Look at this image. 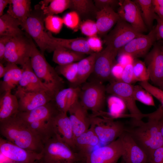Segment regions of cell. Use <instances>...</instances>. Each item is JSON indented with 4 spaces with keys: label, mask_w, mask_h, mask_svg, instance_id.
I'll list each match as a JSON object with an SVG mask.
<instances>
[{
    "label": "cell",
    "mask_w": 163,
    "mask_h": 163,
    "mask_svg": "<svg viewBox=\"0 0 163 163\" xmlns=\"http://www.w3.org/2000/svg\"><path fill=\"white\" fill-rule=\"evenodd\" d=\"M157 40L155 26L153 27L148 34L144 35L142 34L133 39L120 49L118 52H122L129 53L135 59L142 57L147 54Z\"/></svg>",
    "instance_id": "15"
},
{
    "label": "cell",
    "mask_w": 163,
    "mask_h": 163,
    "mask_svg": "<svg viewBox=\"0 0 163 163\" xmlns=\"http://www.w3.org/2000/svg\"><path fill=\"white\" fill-rule=\"evenodd\" d=\"M145 62L149 79L159 86L163 80V52L160 44L155 43L152 50L146 55Z\"/></svg>",
    "instance_id": "17"
},
{
    "label": "cell",
    "mask_w": 163,
    "mask_h": 163,
    "mask_svg": "<svg viewBox=\"0 0 163 163\" xmlns=\"http://www.w3.org/2000/svg\"><path fill=\"white\" fill-rule=\"evenodd\" d=\"M79 28L82 33L88 37L96 36L98 30L96 22L87 20L81 23Z\"/></svg>",
    "instance_id": "42"
},
{
    "label": "cell",
    "mask_w": 163,
    "mask_h": 163,
    "mask_svg": "<svg viewBox=\"0 0 163 163\" xmlns=\"http://www.w3.org/2000/svg\"><path fill=\"white\" fill-rule=\"evenodd\" d=\"M13 37L8 36H2L0 37V60L1 62L4 59L6 45Z\"/></svg>",
    "instance_id": "49"
},
{
    "label": "cell",
    "mask_w": 163,
    "mask_h": 163,
    "mask_svg": "<svg viewBox=\"0 0 163 163\" xmlns=\"http://www.w3.org/2000/svg\"><path fill=\"white\" fill-rule=\"evenodd\" d=\"M59 112L53 100L30 111L17 113L18 116L28 123L43 119H52Z\"/></svg>",
    "instance_id": "23"
},
{
    "label": "cell",
    "mask_w": 163,
    "mask_h": 163,
    "mask_svg": "<svg viewBox=\"0 0 163 163\" xmlns=\"http://www.w3.org/2000/svg\"><path fill=\"white\" fill-rule=\"evenodd\" d=\"M142 34L120 18L114 28L105 37L104 42L106 46L118 51L133 39Z\"/></svg>",
    "instance_id": "10"
},
{
    "label": "cell",
    "mask_w": 163,
    "mask_h": 163,
    "mask_svg": "<svg viewBox=\"0 0 163 163\" xmlns=\"http://www.w3.org/2000/svg\"><path fill=\"white\" fill-rule=\"evenodd\" d=\"M133 70L135 82L148 81L149 79V75L145 62L135 59Z\"/></svg>",
    "instance_id": "38"
},
{
    "label": "cell",
    "mask_w": 163,
    "mask_h": 163,
    "mask_svg": "<svg viewBox=\"0 0 163 163\" xmlns=\"http://www.w3.org/2000/svg\"><path fill=\"white\" fill-rule=\"evenodd\" d=\"M80 86L79 100L93 116H99L103 112L106 101V87L103 83L93 80Z\"/></svg>",
    "instance_id": "6"
},
{
    "label": "cell",
    "mask_w": 163,
    "mask_h": 163,
    "mask_svg": "<svg viewBox=\"0 0 163 163\" xmlns=\"http://www.w3.org/2000/svg\"><path fill=\"white\" fill-rule=\"evenodd\" d=\"M47 33L51 39L52 44L54 50L57 46H59L85 54L89 55L94 53L90 49L87 38L82 37L71 39L61 38L53 37L52 33L49 31Z\"/></svg>",
    "instance_id": "24"
},
{
    "label": "cell",
    "mask_w": 163,
    "mask_h": 163,
    "mask_svg": "<svg viewBox=\"0 0 163 163\" xmlns=\"http://www.w3.org/2000/svg\"><path fill=\"white\" fill-rule=\"evenodd\" d=\"M139 6L144 21L147 28H152L154 21L157 15L155 12L152 0H136L134 1Z\"/></svg>",
    "instance_id": "34"
},
{
    "label": "cell",
    "mask_w": 163,
    "mask_h": 163,
    "mask_svg": "<svg viewBox=\"0 0 163 163\" xmlns=\"http://www.w3.org/2000/svg\"><path fill=\"white\" fill-rule=\"evenodd\" d=\"M30 59L34 72L48 88L53 100L56 94L63 88V79L59 76L55 69L46 61L44 55L37 49L34 43Z\"/></svg>",
    "instance_id": "3"
},
{
    "label": "cell",
    "mask_w": 163,
    "mask_h": 163,
    "mask_svg": "<svg viewBox=\"0 0 163 163\" xmlns=\"http://www.w3.org/2000/svg\"><path fill=\"white\" fill-rule=\"evenodd\" d=\"M0 152L14 163H38L41 156V153L28 150L2 138L0 139Z\"/></svg>",
    "instance_id": "13"
},
{
    "label": "cell",
    "mask_w": 163,
    "mask_h": 163,
    "mask_svg": "<svg viewBox=\"0 0 163 163\" xmlns=\"http://www.w3.org/2000/svg\"><path fill=\"white\" fill-rule=\"evenodd\" d=\"M120 137L123 149L122 159L125 163H148L146 153L127 132L125 131Z\"/></svg>",
    "instance_id": "20"
},
{
    "label": "cell",
    "mask_w": 163,
    "mask_h": 163,
    "mask_svg": "<svg viewBox=\"0 0 163 163\" xmlns=\"http://www.w3.org/2000/svg\"><path fill=\"white\" fill-rule=\"evenodd\" d=\"M93 1L98 11L107 8L113 9L114 7L119 5L120 2L117 0H94Z\"/></svg>",
    "instance_id": "45"
},
{
    "label": "cell",
    "mask_w": 163,
    "mask_h": 163,
    "mask_svg": "<svg viewBox=\"0 0 163 163\" xmlns=\"http://www.w3.org/2000/svg\"><path fill=\"white\" fill-rule=\"evenodd\" d=\"M72 127L75 139L87 130L91 125V115L81 104L79 100L70 107L68 112Z\"/></svg>",
    "instance_id": "18"
},
{
    "label": "cell",
    "mask_w": 163,
    "mask_h": 163,
    "mask_svg": "<svg viewBox=\"0 0 163 163\" xmlns=\"http://www.w3.org/2000/svg\"><path fill=\"white\" fill-rule=\"evenodd\" d=\"M53 123L54 135L75 151L74 135L67 112H59L54 117Z\"/></svg>",
    "instance_id": "21"
},
{
    "label": "cell",
    "mask_w": 163,
    "mask_h": 163,
    "mask_svg": "<svg viewBox=\"0 0 163 163\" xmlns=\"http://www.w3.org/2000/svg\"><path fill=\"white\" fill-rule=\"evenodd\" d=\"M133 96L136 101L147 105L155 106L152 95L140 85L133 86Z\"/></svg>",
    "instance_id": "39"
},
{
    "label": "cell",
    "mask_w": 163,
    "mask_h": 163,
    "mask_svg": "<svg viewBox=\"0 0 163 163\" xmlns=\"http://www.w3.org/2000/svg\"><path fill=\"white\" fill-rule=\"evenodd\" d=\"M133 85L121 81H112L106 87L107 93L121 99L125 103L131 118L142 119L145 117L137 107L133 96Z\"/></svg>",
    "instance_id": "9"
},
{
    "label": "cell",
    "mask_w": 163,
    "mask_h": 163,
    "mask_svg": "<svg viewBox=\"0 0 163 163\" xmlns=\"http://www.w3.org/2000/svg\"><path fill=\"white\" fill-rule=\"evenodd\" d=\"M44 14L40 5H37L32 10L24 26L22 27L33 38L39 47L40 51L44 55L45 52L54 51L51 39L48 33L45 31Z\"/></svg>",
    "instance_id": "5"
},
{
    "label": "cell",
    "mask_w": 163,
    "mask_h": 163,
    "mask_svg": "<svg viewBox=\"0 0 163 163\" xmlns=\"http://www.w3.org/2000/svg\"><path fill=\"white\" fill-rule=\"evenodd\" d=\"M15 95L18 99L19 112L30 111L53 100L50 94L45 92H27L17 89Z\"/></svg>",
    "instance_id": "16"
},
{
    "label": "cell",
    "mask_w": 163,
    "mask_h": 163,
    "mask_svg": "<svg viewBox=\"0 0 163 163\" xmlns=\"http://www.w3.org/2000/svg\"><path fill=\"white\" fill-rule=\"evenodd\" d=\"M159 88L163 91V80L159 86Z\"/></svg>",
    "instance_id": "55"
},
{
    "label": "cell",
    "mask_w": 163,
    "mask_h": 163,
    "mask_svg": "<svg viewBox=\"0 0 163 163\" xmlns=\"http://www.w3.org/2000/svg\"><path fill=\"white\" fill-rule=\"evenodd\" d=\"M118 51L108 46L96 53L93 74L94 79L103 83L112 78L111 70L116 63L115 58Z\"/></svg>",
    "instance_id": "11"
},
{
    "label": "cell",
    "mask_w": 163,
    "mask_h": 163,
    "mask_svg": "<svg viewBox=\"0 0 163 163\" xmlns=\"http://www.w3.org/2000/svg\"><path fill=\"white\" fill-rule=\"evenodd\" d=\"M120 18L117 13L112 8H107L98 11L96 17L98 34L101 36L105 35Z\"/></svg>",
    "instance_id": "27"
},
{
    "label": "cell",
    "mask_w": 163,
    "mask_h": 163,
    "mask_svg": "<svg viewBox=\"0 0 163 163\" xmlns=\"http://www.w3.org/2000/svg\"><path fill=\"white\" fill-rule=\"evenodd\" d=\"M123 152L120 137L107 145L92 150L86 157L85 163H117Z\"/></svg>",
    "instance_id": "12"
},
{
    "label": "cell",
    "mask_w": 163,
    "mask_h": 163,
    "mask_svg": "<svg viewBox=\"0 0 163 163\" xmlns=\"http://www.w3.org/2000/svg\"><path fill=\"white\" fill-rule=\"evenodd\" d=\"M46 28L49 32L55 34L59 33L64 24L63 18L55 15L46 17L44 21Z\"/></svg>",
    "instance_id": "40"
},
{
    "label": "cell",
    "mask_w": 163,
    "mask_h": 163,
    "mask_svg": "<svg viewBox=\"0 0 163 163\" xmlns=\"http://www.w3.org/2000/svg\"><path fill=\"white\" fill-rule=\"evenodd\" d=\"M6 72L0 82L1 94L11 91L18 86L21 78L23 70L14 64L7 63L5 66Z\"/></svg>",
    "instance_id": "26"
},
{
    "label": "cell",
    "mask_w": 163,
    "mask_h": 163,
    "mask_svg": "<svg viewBox=\"0 0 163 163\" xmlns=\"http://www.w3.org/2000/svg\"><path fill=\"white\" fill-rule=\"evenodd\" d=\"M64 24L67 27L76 31L80 25V18L75 11H71L66 14L62 18Z\"/></svg>",
    "instance_id": "41"
},
{
    "label": "cell",
    "mask_w": 163,
    "mask_h": 163,
    "mask_svg": "<svg viewBox=\"0 0 163 163\" xmlns=\"http://www.w3.org/2000/svg\"><path fill=\"white\" fill-rule=\"evenodd\" d=\"M161 106L162 107H163V100H162V101H161Z\"/></svg>",
    "instance_id": "57"
},
{
    "label": "cell",
    "mask_w": 163,
    "mask_h": 163,
    "mask_svg": "<svg viewBox=\"0 0 163 163\" xmlns=\"http://www.w3.org/2000/svg\"><path fill=\"white\" fill-rule=\"evenodd\" d=\"M124 67L118 63H116L111 70L112 77H114L116 80L121 81Z\"/></svg>",
    "instance_id": "48"
},
{
    "label": "cell",
    "mask_w": 163,
    "mask_h": 163,
    "mask_svg": "<svg viewBox=\"0 0 163 163\" xmlns=\"http://www.w3.org/2000/svg\"><path fill=\"white\" fill-rule=\"evenodd\" d=\"M80 87L63 88L56 95L53 101L59 110L68 112L70 107L79 100Z\"/></svg>",
    "instance_id": "25"
},
{
    "label": "cell",
    "mask_w": 163,
    "mask_h": 163,
    "mask_svg": "<svg viewBox=\"0 0 163 163\" xmlns=\"http://www.w3.org/2000/svg\"><path fill=\"white\" fill-rule=\"evenodd\" d=\"M69 9L76 12L84 21L96 19L98 11L92 0H70Z\"/></svg>",
    "instance_id": "30"
},
{
    "label": "cell",
    "mask_w": 163,
    "mask_h": 163,
    "mask_svg": "<svg viewBox=\"0 0 163 163\" xmlns=\"http://www.w3.org/2000/svg\"><path fill=\"white\" fill-rule=\"evenodd\" d=\"M120 163H125L124 161H123V160L122 159L121 161L120 162Z\"/></svg>",
    "instance_id": "58"
},
{
    "label": "cell",
    "mask_w": 163,
    "mask_h": 163,
    "mask_svg": "<svg viewBox=\"0 0 163 163\" xmlns=\"http://www.w3.org/2000/svg\"><path fill=\"white\" fill-rule=\"evenodd\" d=\"M117 63L125 67L129 64H133L135 58L129 53L122 52H118Z\"/></svg>",
    "instance_id": "47"
},
{
    "label": "cell",
    "mask_w": 163,
    "mask_h": 163,
    "mask_svg": "<svg viewBox=\"0 0 163 163\" xmlns=\"http://www.w3.org/2000/svg\"><path fill=\"white\" fill-rule=\"evenodd\" d=\"M38 163H77L82 161L79 154L54 135L43 144Z\"/></svg>",
    "instance_id": "4"
},
{
    "label": "cell",
    "mask_w": 163,
    "mask_h": 163,
    "mask_svg": "<svg viewBox=\"0 0 163 163\" xmlns=\"http://www.w3.org/2000/svg\"><path fill=\"white\" fill-rule=\"evenodd\" d=\"M17 113L0 122V134L6 140L19 147L41 153L43 142Z\"/></svg>",
    "instance_id": "2"
},
{
    "label": "cell",
    "mask_w": 163,
    "mask_h": 163,
    "mask_svg": "<svg viewBox=\"0 0 163 163\" xmlns=\"http://www.w3.org/2000/svg\"><path fill=\"white\" fill-rule=\"evenodd\" d=\"M109 112L106 117L114 119L121 117H131L130 114H124L126 106L124 102L119 98L114 96L110 97L108 100Z\"/></svg>",
    "instance_id": "35"
},
{
    "label": "cell",
    "mask_w": 163,
    "mask_h": 163,
    "mask_svg": "<svg viewBox=\"0 0 163 163\" xmlns=\"http://www.w3.org/2000/svg\"><path fill=\"white\" fill-rule=\"evenodd\" d=\"M22 67L21 78L17 89L27 92H45L49 93L53 98L46 86L39 78L32 68L30 59Z\"/></svg>",
    "instance_id": "19"
},
{
    "label": "cell",
    "mask_w": 163,
    "mask_h": 163,
    "mask_svg": "<svg viewBox=\"0 0 163 163\" xmlns=\"http://www.w3.org/2000/svg\"><path fill=\"white\" fill-rule=\"evenodd\" d=\"M148 163H163V145L157 148L148 157Z\"/></svg>",
    "instance_id": "46"
},
{
    "label": "cell",
    "mask_w": 163,
    "mask_h": 163,
    "mask_svg": "<svg viewBox=\"0 0 163 163\" xmlns=\"http://www.w3.org/2000/svg\"><path fill=\"white\" fill-rule=\"evenodd\" d=\"M161 131L163 137V114L160 120Z\"/></svg>",
    "instance_id": "54"
},
{
    "label": "cell",
    "mask_w": 163,
    "mask_h": 163,
    "mask_svg": "<svg viewBox=\"0 0 163 163\" xmlns=\"http://www.w3.org/2000/svg\"><path fill=\"white\" fill-rule=\"evenodd\" d=\"M152 3L155 12L163 19V0H152Z\"/></svg>",
    "instance_id": "51"
},
{
    "label": "cell",
    "mask_w": 163,
    "mask_h": 163,
    "mask_svg": "<svg viewBox=\"0 0 163 163\" xmlns=\"http://www.w3.org/2000/svg\"><path fill=\"white\" fill-rule=\"evenodd\" d=\"M87 40L90 49L93 52L97 53L102 51V42L97 36L88 37Z\"/></svg>",
    "instance_id": "43"
},
{
    "label": "cell",
    "mask_w": 163,
    "mask_h": 163,
    "mask_svg": "<svg viewBox=\"0 0 163 163\" xmlns=\"http://www.w3.org/2000/svg\"><path fill=\"white\" fill-rule=\"evenodd\" d=\"M96 54V53H94L78 62L77 81L71 87H80L86 82L93 72Z\"/></svg>",
    "instance_id": "31"
},
{
    "label": "cell",
    "mask_w": 163,
    "mask_h": 163,
    "mask_svg": "<svg viewBox=\"0 0 163 163\" xmlns=\"http://www.w3.org/2000/svg\"><path fill=\"white\" fill-rule=\"evenodd\" d=\"M11 0H0V16L2 15L5 8L9 4Z\"/></svg>",
    "instance_id": "52"
},
{
    "label": "cell",
    "mask_w": 163,
    "mask_h": 163,
    "mask_svg": "<svg viewBox=\"0 0 163 163\" xmlns=\"http://www.w3.org/2000/svg\"><path fill=\"white\" fill-rule=\"evenodd\" d=\"M85 55L58 46L53 51L52 60L58 65H64L78 62L85 58Z\"/></svg>",
    "instance_id": "32"
},
{
    "label": "cell",
    "mask_w": 163,
    "mask_h": 163,
    "mask_svg": "<svg viewBox=\"0 0 163 163\" xmlns=\"http://www.w3.org/2000/svg\"><path fill=\"white\" fill-rule=\"evenodd\" d=\"M155 20L157 21L155 29L157 40H163V19L157 15Z\"/></svg>",
    "instance_id": "50"
},
{
    "label": "cell",
    "mask_w": 163,
    "mask_h": 163,
    "mask_svg": "<svg viewBox=\"0 0 163 163\" xmlns=\"http://www.w3.org/2000/svg\"><path fill=\"white\" fill-rule=\"evenodd\" d=\"M18 112V99L11 91L2 94L0 98V122L15 115Z\"/></svg>",
    "instance_id": "29"
},
{
    "label": "cell",
    "mask_w": 163,
    "mask_h": 163,
    "mask_svg": "<svg viewBox=\"0 0 163 163\" xmlns=\"http://www.w3.org/2000/svg\"><path fill=\"white\" fill-rule=\"evenodd\" d=\"M117 13L121 19L130 24L140 33L147 30L140 9L134 1H120Z\"/></svg>",
    "instance_id": "14"
},
{
    "label": "cell",
    "mask_w": 163,
    "mask_h": 163,
    "mask_svg": "<svg viewBox=\"0 0 163 163\" xmlns=\"http://www.w3.org/2000/svg\"><path fill=\"white\" fill-rule=\"evenodd\" d=\"M58 73L64 77L73 86L76 83L78 72V62L58 65L55 69Z\"/></svg>",
    "instance_id": "36"
},
{
    "label": "cell",
    "mask_w": 163,
    "mask_h": 163,
    "mask_svg": "<svg viewBox=\"0 0 163 163\" xmlns=\"http://www.w3.org/2000/svg\"><path fill=\"white\" fill-rule=\"evenodd\" d=\"M161 48L163 52V43L161 44Z\"/></svg>",
    "instance_id": "56"
},
{
    "label": "cell",
    "mask_w": 163,
    "mask_h": 163,
    "mask_svg": "<svg viewBox=\"0 0 163 163\" xmlns=\"http://www.w3.org/2000/svg\"><path fill=\"white\" fill-rule=\"evenodd\" d=\"M70 3V0H52L49 5L41 8L46 16L55 15L69 9Z\"/></svg>",
    "instance_id": "37"
},
{
    "label": "cell",
    "mask_w": 163,
    "mask_h": 163,
    "mask_svg": "<svg viewBox=\"0 0 163 163\" xmlns=\"http://www.w3.org/2000/svg\"><path fill=\"white\" fill-rule=\"evenodd\" d=\"M163 114L161 105L155 111L145 114L146 122L131 118L126 123L125 131L132 137L148 157L155 150L163 145L160 120Z\"/></svg>",
    "instance_id": "1"
},
{
    "label": "cell",
    "mask_w": 163,
    "mask_h": 163,
    "mask_svg": "<svg viewBox=\"0 0 163 163\" xmlns=\"http://www.w3.org/2000/svg\"><path fill=\"white\" fill-rule=\"evenodd\" d=\"M121 81L131 84L135 82L133 70V64H129L124 67Z\"/></svg>",
    "instance_id": "44"
},
{
    "label": "cell",
    "mask_w": 163,
    "mask_h": 163,
    "mask_svg": "<svg viewBox=\"0 0 163 163\" xmlns=\"http://www.w3.org/2000/svg\"><path fill=\"white\" fill-rule=\"evenodd\" d=\"M34 43L27 33L13 37L6 45L4 60L22 66L30 59Z\"/></svg>",
    "instance_id": "7"
},
{
    "label": "cell",
    "mask_w": 163,
    "mask_h": 163,
    "mask_svg": "<svg viewBox=\"0 0 163 163\" xmlns=\"http://www.w3.org/2000/svg\"><path fill=\"white\" fill-rule=\"evenodd\" d=\"M29 0H11L7 13L17 19L22 27L32 11Z\"/></svg>",
    "instance_id": "28"
},
{
    "label": "cell",
    "mask_w": 163,
    "mask_h": 163,
    "mask_svg": "<svg viewBox=\"0 0 163 163\" xmlns=\"http://www.w3.org/2000/svg\"><path fill=\"white\" fill-rule=\"evenodd\" d=\"M19 21L6 13L0 17V36L14 37L25 33L19 28Z\"/></svg>",
    "instance_id": "33"
},
{
    "label": "cell",
    "mask_w": 163,
    "mask_h": 163,
    "mask_svg": "<svg viewBox=\"0 0 163 163\" xmlns=\"http://www.w3.org/2000/svg\"><path fill=\"white\" fill-rule=\"evenodd\" d=\"M91 125L101 142H112L120 137L125 132L126 123L105 117L91 115Z\"/></svg>",
    "instance_id": "8"
},
{
    "label": "cell",
    "mask_w": 163,
    "mask_h": 163,
    "mask_svg": "<svg viewBox=\"0 0 163 163\" xmlns=\"http://www.w3.org/2000/svg\"><path fill=\"white\" fill-rule=\"evenodd\" d=\"M6 72L5 67L3 65L2 62L0 63V78H3Z\"/></svg>",
    "instance_id": "53"
},
{
    "label": "cell",
    "mask_w": 163,
    "mask_h": 163,
    "mask_svg": "<svg viewBox=\"0 0 163 163\" xmlns=\"http://www.w3.org/2000/svg\"><path fill=\"white\" fill-rule=\"evenodd\" d=\"M100 142L91 127L77 137L75 141V150L85 163L87 156L92 151L93 148Z\"/></svg>",
    "instance_id": "22"
}]
</instances>
